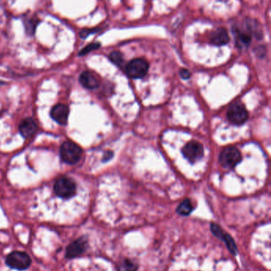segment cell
Here are the masks:
<instances>
[{"instance_id": "cell-1", "label": "cell", "mask_w": 271, "mask_h": 271, "mask_svg": "<svg viewBox=\"0 0 271 271\" xmlns=\"http://www.w3.org/2000/svg\"><path fill=\"white\" fill-rule=\"evenodd\" d=\"M82 149L73 141H65L60 148V156L64 163L75 164L82 156Z\"/></svg>"}, {"instance_id": "cell-2", "label": "cell", "mask_w": 271, "mask_h": 271, "mask_svg": "<svg viewBox=\"0 0 271 271\" xmlns=\"http://www.w3.org/2000/svg\"><path fill=\"white\" fill-rule=\"evenodd\" d=\"M54 192L59 198L70 199L74 197L77 192V185L74 180L63 177L56 181L53 187Z\"/></svg>"}, {"instance_id": "cell-3", "label": "cell", "mask_w": 271, "mask_h": 271, "mask_svg": "<svg viewBox=\"0 0 271 271\" xmlns=\"http://www.w3.org/2000/svg\"><path fill=\"white\" fill-rule=\"evenodd\" d=\"M149 70V64L143 58H137L129 62L126 67V72L133 79H141L147 75Z\"/></svg>"}, {"instance_id": "cell-4", "label": "cell", "mask_w": 271, "mask_h": 271, "mask_svg": "<svg viewBox=\"0 0 271 271\" xmlns=\"http://www.w3.org/2000/svg\"><path fill=\"white\" fill-rule=\"evenodd\" d=\"M241 154L235 147H227L220 155V163L225 168H232L241 161Z\"/></svg>"}, {"instance_id": "cell-5", "label": "cell", "mask_w": 271, "mask_h": 271, "mask_svg": "<svg viewBox=\"0 0 271 271\" xmlns=\"http://www.w3.org/2000/svg\"><path fill=\"white\" fill-rule=\"evenodd\" d=\"M6 262L10 267L19 270H24L30 266L31 259L27 253L23 251H14L8 255Z\"/></svg>"}, {"instance_id": "cell-6", "label": "cell", "mask_w": 271, "mask_h": 271, "mask_svg": "<svg viewBox=\"0 0 271 271\" xmlns=\"http://www.w3.org/2000/svg\"><path fill=\"white\" fill-rule=\"evenodd\" d=\"M227 117L232 124L239 126L247 121L248 118V112L241 103H234L228 109Z\"/></svg>"}, {"instance_id": "cell-7", "label": "cell", "mask_w": 271, "mask_h": 271, "mask_svg": "<svg viewBox=\"0 0 271 271\" xmlns=\"http://www.w3.org/2000/svg\"><path fill=\"white\" fill-rule=\"evenodd\" d=\"M182 154L185 159L191 163H194L203 156V146L197 141H191L183 148Z\"/></svg>"}, {"instance_id": "cell-8", "label": "cell", "mask_w": 271, "mask_h": 271, "mask_svg": "<svg viewBox=\"0 0 271 271\" xmlns=\"http://www.w3.org/2000/svg\"><path fill=\"white\" fill-rule=\"evenodd\" d=\"M69 114L70 109L64 104H57L51 110V117L60 125H66L68 122Z\"/></svg>"}, {"instance_id": "cell-9", "label": "cell", "mask_w": 271, "mask_h": 271, "mask_svg": "<svg viewBox=\"0 0 271 271\" xmlns=\"http://www.w3.org/2000/svg\"><path fill=\"white\" fill-rule=\"evenodd\" d=\"M38 131V126L32 118H26L19 125V132L25 138H29Z\"/></svg>"}, {"instance_id": "cell-10", "label": "cell", "mask_w": 271, "mask_h": 271, "mask_svg": "<svg viewBox=\"0 0 271 271\" xmlns=\"http://www.w3.org/2000/svg\"><path fill=\"white\" fill-rule=\"evenodd\" d=\"M85 248H86V241L83 239H78L69 245V247L66 249V257L70 258H75L82 254L85 251Z\"/></svg>"}, {"instance_id": "cell-11", "label": "cell", "mask_w": 271, "mask_h": 271, "mask_svg": "<svg viewBox=\"0 0 271 271\" xmlns=\"http://www.w3.org/2000/svg\"><path fill=\"white\" fill-rule=\"evenodd\" d=\"M80 82L84 87L93 90L99 86V80L96 75L89 71H84L80 76Z\"/></svg>"}, {"instance_id": "cell-12", "label": "cell", "mask_w": 271, "mask_h": 271, "mask_svg": "<svg viewBox=\"0 0 271 271\" xmlns=\"http://www.w3.org/2000/svg\"><path fill=\"white\" fill-rule=\"evenodd\" d=\"M230 38L226 29L219 28L213 33L211 36V42L217 46L227 45L229 42Z\"/></svg>"}, {"instance_id": "cell-13", "label": "cell", "mask_w": 271, "mask_h": 271, "mask_svg": "<svg viewBox=\"0 0 271 271\" xmlns=\"http://www.w3.org/2000/svg\"><path fill=\"white\" fill-rule=\"evenodd\" d=\"M38 19L37 18H26L24 19V27L26 33L28 35L32 36L35 34L36 28L38 24Z\"/></svg>"}, {"instance_id": "cell-14", "label": "cell", "mask_w": 271, "mask_h": 271, "mask_svg": "<svg viewBox=\"0 0 271 271\" xmlns=\"http://www.w3.org/2000/svg\"><path fill=\"white\" fill-rule=\"evenodd\" d=\"M192 210H193V206L189 199H185V200L183 201L177 209V213L183 216L189 215L192 213Z\"/></svg>"}, {"instance_id": "cell-15", "label": "cell", "mask_w": 271, "mask_h": 271, "mask_svg": "<svg viewBox=\"0 0 271 271\" xmlns=\"http://www.w3.org/2000/svg\"><path fill=\"white\" fill-rule=\"evenodd\" d=\"M236 40L239 46H248L251 41V37L246 33L239 32Z\"/></svg>"}, {"instance_id": "cell-16", "label": "cell", "mask_w": 271, "mask_h": 271, "mask_svg": "<svg viewBox=\"0 0 271 271\" xmlns=\"http://www.w3.org/2000/svg\"><path fill=\"white\" fill-rule=\"evenodd\" d=\"M136 269H137V265H134L131 261L128 259L123 260L119 266V271H136Z\"/></svg>"}, {"instance_id": "cell-17", "label": "cell", "mask_w": 271, "mask_h": 271, "mask_svg": "<svg viewBox=\"0 0 271 271\" xmlns=\"http://www.w3.org/2000/svg\"><path fill=\"white\" fill-rule=\"evenodd\" d=\"M109 59L112 63L118 66H120L122 64V61H123V57H122V53L117 52V51L112 52L110 54Z\"/></svg>"}, {"instance_id": "cell-18", "label": "cell", "mask_w": 271, "mask_h": 271, "mask_svg": "<svg viewBox=\"0 0 271 271\" xmlns=\"http://www.w3.org/2000/svg\"><path fill=\"white\" fill-rule=\"evenodd\" d=\"M100 47V44L98 43V42L89 44V45H87L86 47H85V48L80 52L79 56H84V55L88 54V53H90L92 51L99 49Z\"/></svg>"}, {"instance_id": "cell-19", "label": "cell", "mask_w": 271, "mask_h": 271, "mask_svg": "<svg viewBox=\"0 0 271 271\" xmlns=\"http://www.w3.org/2000/svg\"><path fill=\"white\" fill-rule=\"evenodd\" d=\"M97 29H89V30H83L81 31V38H86L89 34H93V33L97 32Z\"/></svg>"}, {"instance_id": "cell-20", "label": "cell", "mask_w": 271, "mask_h": 271, "mask_svg": "<svg viewBox=\"0 0 271 271\" xmlns=\"http://www.w3.org/2000/svg\"><path fill=\"white\" fill-rule=\"evenodd\" d=\"M180 75H181L182 79H188L190 78L191 73L188 70L182 68V69L180 70Z\"/></svg>"}, {"instance_id": "cell-21", "label": "cell", "mask_w": 271, "mask_h": 271, "mask_svg": "<svg viewBox=\"0 0 271 271\" xmlns=\"http://www.w3.org/2000/svg\"><path fill=\"white\" fill-rule=\"evenodd\" d=\"M112 155H113V153H112V152H107V155H105V158L104 159V161H107L108 160V159H111V158L112 157Z\"/></svg>"}, {"instance_id": "cell-22", "label": "cell", "mask_w": 271, "mask_h": 271, "mask_svg": "<svg viewBox=\"0 0 271 271\" xmlns=\"http://www.w3.org/2000/svg\"><path fill=\"white\" fill-rule=\"evenodd\" d=\"M178 271H192V270H190V269H180V270H178Z\"/></svg>"}]
</instances>
